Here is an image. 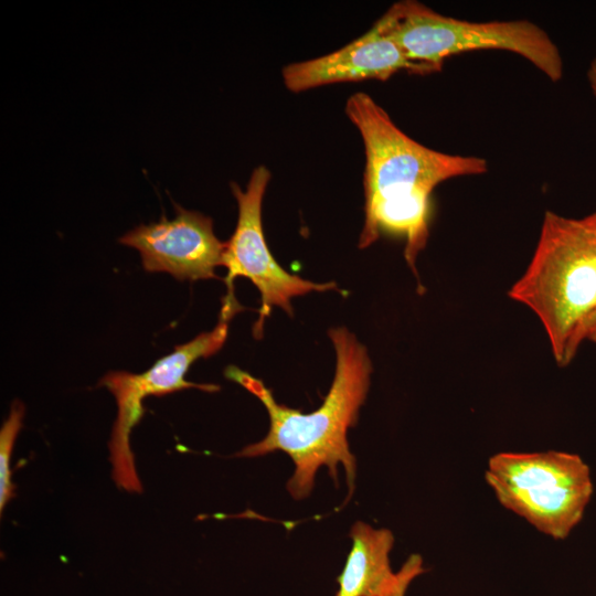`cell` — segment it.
<instances>
[{
  "label": "cell",
  "instance_id": "obj_1",
  "mask_svg": "<svg viewBox=\"0 0 596 596\" xmlns=\"http://www.w3.org/2000/svg\"><path fill=\"white\" fill-rule=\"evenodd\" d=\"M345 114L359 130L365 151V215L359 247L371 246L383 232L404 236V256L422 290L415 264L429 235L433 191L449 179L486 173L488 162L417 142L366 93L351 95Z\"/></svg>",
  "mask_w": 596,
  "mask_h": 596
},
{
  "label": "cell",
  "instance_id": "obj_2",
  "mask_svg": "<svg viewBox=\"0 0 596 596\" xmlns=\"http://www.w3.org/2000/svg\"><path fill=\"white\" fill-rule=\"evenodd\" d=\"M336 351V372L331 387L319 408L301 413L276 402L272 391L258 379L237 366L226 368L225 376L255 395L269 416V429L259 441L244 447L237 457H258L276 450L295 464L287 482L292 498L308 497L317 471L327 467L337 483L338 466L344 468L349 497L354 488L355 458L347 438L359 418L370 387L372 363L366 348L344 327L328 332Z\"/></svg>",
  "mask_w": 596,
  "mask_h": 596
},
{
  "label": "cell",
  "instance_id": "obj_3",
  "mask_svg": "<svg viewBox=\"0 0 596 596\" xmlns=\"http://www.w3.org/2000/svg\"><path fill=\"white\" fill-rule=\"evenodd\" d=\"M508 295L535 313L556 363L568 365L596 323V211H546L530 264Z\"/></svg>",
  "mask_w": 596,
  "mask_h": 596
},
{
  "label": "cell",
  "instance_id": "obj_4",
  "mask_svg": "<svg viewBox=\"0 0 596 596\" xmlns=\"http://www.w3.org/2000/svg\"><path fill=\"white\" fill-rule=\"evenodd\" d=\"M382 18L406 56L430 73L439 72L444 61L456 54L499 50L520 55L554 83L563 77L557 45L544 29L529 20H461L415 0L392 4Z\"/></svg>",
  "mask_w": 596,
  "mask_h": 596
},
{
  "label": "cell",
  "instance_id": "obj_5",
  "mask_svg": "<svg viewBox=\"0 0 596 596\" xmlns=\"http://www.w3.org/2000/svg\"><path fill=\"white\" fill-rule=\"evenodd\" d=\"M485 479L501 505L555 540L581 522L594 491L588 465L557 450L498 453Z\"/></svg>",
  "mask_w": 596,
  "mask_h": 596
},
{
  "label": "cell",
  "instance_id": "obj_6",
  "mask_svg": "<svg viewBox=\"0 0 596 596\" xmlns=\"http://www.w3.org/2000/svg\"><path fill=\"white\" fill-rule=\"evenodd\" d=\"M242 309L238 301L223 300L217 324L211 331L177 345L143 373L111 371L100 379L98 385L110 391L118 407L109 440L111 475L118 488L137 493L142 491L129 444L131 429L143 415L142 401L148 396H163L185 389L217 392L219 385L189 382L184 376L195 360L209 358L223 347L228 322Z\"/></svg>",
  "mask_w": 596,
  "mask_h": 596
},
{
  "label": "cell",
  "instance_id": "obj_7",
  "mask_svg": "<svg viewBox=\"0 0 596 596\" xmlns=\"http://www.w3.org/2000/svg\"><path fill=\"white\" fill-rule=\"evenodd\" d=\"M270 171L263 164L256 167L243 191L231 182L238 206V217L232 237L225 242L222 266L227 269L224 283L226 297H235L234 281L242 276L249 279L260 294L258 319L253 334L263 336L264 322L274 307L292 315L291 299L311 291L336 290L334 283H313L286 272L273 257L263 231L262 204Z\"/></svg>",
  "mask_w": 596,
  "mask_h": 596
},
{
  "label": "cell",
  "instance_id": "obj_8",
  "mask_svg": "<svg viewBox=\"0 0 596 596\" xmlns=\"http://www.w3.org/2000/svg\"><path fill=\"white\" fill-rule=\"evenodd\" d=\"M175 216L141 224L119 238L136 248L147 272H164L178 280L219 279L225 242L213 232V221L198 211L175 204Z\"/></svg>",
  "mask_w": 596,
  "mask_h": 596
},
{
  "label": "cell",
  "instance_id": "obj_9",
  "mask_svg": "<svg viewBox=\"0 0 596 596\" xmlns=\"http://www.w3.org/2000/svg\"><path fill=\"white\" fill-rule=\"evenodd\" d=\"M400 71L432 74L406 56L381 17L369 31L341 49L284 66L281 76L287 89L300 93L336 83L386 81Z\"/></svg>",
  "mask_w": 596,
  "mask_h": 596
},
{
  "label": "cell",
  "instance_id": "obj_10",
  "mask_svg": "<svg viewBox=\"0 0 596 596\" xmlns=\"http://www.w3.org/2000/svg\"><path fill=\"white\" fill-rule=\"evenodd\" d=\"M350 536L351 551L334 596H404L411 579L422 572L421 558L411 556L402 571L394 574L390 566L394 535L390 530L358 521Z\"/></svg>",
  "mask_w": 596,
  "mask_h": 596
},
{
  "label": "cell",
  "instance_id": "obj_11",
  "mask_svg": "<svg viewBox=\"0 0 596 596\" xmlns=\"http://www.w3.org/2000/svg\"><path fill=\"white\" fill-rule=\"evenodd\" d=\"M24 416V405L14 401L8 418L2 424L0 430V512L2 513L7 503L14 497V485L11 480L10 459L14 441L22 427Z\"/></svg>",
  "mask_w": 596,
  "mask_h": 596
},
{
  "label": "cell",
  "instance_id": "obj_12",
  "mask_svg": "<svg viewBox=\"0 0 596 596\" xmlns=\"http://www.w3.org/2000/svg\"><path fill=\"white\" fill-rule=\"evenodd\" d=\"M587 79L593 94L596 96V57H594L589 64Z\"/></svg>",
  "mask_w": 596,
  "mask_h": 596
},
{
  "label": "cell",
  "instance_id": "obj_13",
  "mask_svg": "<svg viewBox=\"0 0 596 596\" xmlns=\"http://www.w3.org/2000/svg\"><path fill=\"white\" fill-rule=\"evenodd\" d=\"M592 342L596 343V323H595V329H594Z\"/></svg>",
  "mask_w": 596,
  "mask_h": 596
}]
</instances>
